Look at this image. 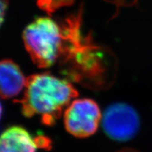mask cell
<instances>
[{
  "instance_id": "7",
  "label": "cell",
  "mask_w": 152,
  "mask_h": 152,
  "mask_svg": "<svg viewBox=\"0 0 152 152\" xmlns=\"http://www.w3.org/2000/svg\"><path fill=\"white\" fill-rule=\"evenodd\" d=\"M73 1V0H37L39 7L49 14L54 12L61 7L71 5Z\"/></svg>"
},
{
  "instance_id": "9",
  "label": "cell",
  "mask_w": 152,
  "mask_h": 152,
  "mask_svg": "<svg viewBox=\"0 0 152 152\" xmlns=\"http://www.w3.org/2000/svg\"><path fill=\"white\" fill-rule=\"evenodd\" d=\"M113 3L116 6V11H118L121 7H127V6L133 5V4L128 0H113Z\"/></svg>"
},
{
  "instance_id": "5",
  "label": "cell",
  "mask_w": 152,
  "mask_h": 152,
  "mask_svg": "<svg viewBox=\"0 0 152 152\" xmlns=\"http://www.w3.org/2000/svg\"><path fill=\"white\" fill-rule=\"evenodd\" d=\"M49 144L46 137H33L19 126L10 127L0 134V152H36Z\"/></svg>"
},
{
  "instance_id": "8",
  "label": "cell",
  "mask_w": 152,
  "mask_h": 152,
  "mask_svg": "<svg viewBox=\"0 0 152 152\" xmlns=\"http://www.w3.org/2000/svg\"><path fill=\"white\" fill-rule=\"evenodd\" d=\"M8 6L9 0H0V26L4 21V18Z\"/></svg>"
},
{
  "instance_id": "1",
  "label": "cell",
  "mask_w": 152,
  "mask_h": 152,
  "mask_svg": "<svg viewBox=\"0 0 152 152\" xmlns=\"http://www.w3.org/2000/svg\"><path fill=\"white\" fill-rule=\"evenodd\" d=\"M20 104L25 116H39L45 125H52L78 95L69 82L48 73L35 74L26 80Z\"/></svg>"
},
{
  "instance_id": "2",
  "label": "cell",
  "mask_w": 152,
  "mask_h": 152,
  "mask_svg": "<svg viewBox=\"0 0 152 152\" xmlns=\"http://www.w3.org/2000/svg\"><path fill=\"white\" fill-rule=\"evenodd\" d=\"M23 39L30 58L38 67L49 68L60 60L64 33L61 23L39 17L25 28Z\"/></svg>"
},
{
  "instance_id": "6",
  "label": "cell",
  "mask_w": 152,
  "mask_h": 152,
  "mask_svg": "<svg viewBox=\"0 0 152 152\" xmlns=\"http://www.w3.org/2000/svg\"><path fill=\"white\" fill-rule=\"evenodd\" d=\"M26 77L16 64L11 60L0 61V96L10 99L24 90Z\"/></svg>"
},
{
  "instance_id": "4",
  "label": "cell",
  "mask_w": 152,
  "mask_h": 152,
  "mask_svg": "<svg viewBox=\"0 0 152 152\" xmlns=\"http://www.w3.org/2000/svg\"><path fill=\"white\" fill-rule=\"evenodd\" d=\"M140 118L132 106L125 103L109 106L102 116V127L106 135L115 141H128L137 133Z\"/></svg>"
},
{
  "instance_id": "10",
  "label": "cell",
  "mask_w": 152,
  "mask_h": 152,
  "mask_svg": "<svg viewBox=\"0 0 152 152\" xmlns=\"http://www.w3.org/2000/svg\"><path fill=\"white\" fill-rule=\"evenodd\" d=\"M1 115H2V106H1V102H0V120H1Z\"/></svg>"
},
{
  "instance_id": "3",
  "label": "cell",
  "mask_w": 152,
  "mask_h": 152,
  "mask_svg": "<svg viewBox=\"0 0 152 152\" xmlns=\"http://www.w3.org/2000/svg\"><path fill=\"white\" fill-rule=\"evenodd\" d=\"M102 115L97 104L90 99L74 100L64 112V124L72 135L84 138L97 130Z\"/></svg>"
}]
</instances>
